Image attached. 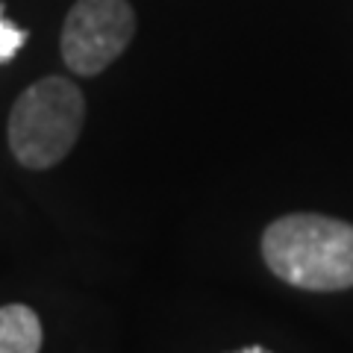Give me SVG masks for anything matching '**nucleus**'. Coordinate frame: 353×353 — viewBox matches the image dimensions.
Segmentation results:
<instances>
[{
	"mask_svg": "<svg viewBox=\"0 0 353 353\" xmlns=\"http://www.w3.org/2000/svg\"><path fill=\"white\" fill-rule=\"evenodd\" d=\"M44 330L27 303L0 306V353H41Z\"/></svg>",
	"mask_w": 353,
	"mask_h": 353,
	"instance_id": "20e7f679",
	"label": "nucleus"
},
{
	"mask_svg": "<svg viewBox=\"0 0 353 353\" xmlns=\"http://www.w3.org/2000/svg\"><path fill=\"white\" fill-rule=\"evenodd\" d=\"M262 259L274 277L294 289H353V224L318 212L283 215L265 227Z\"/></svg>",
	"mask_w": 353,
	"mask_h": 353,
	"instance_id": "f257e3e1",
	"label": "nucleus"
},
{
	"mask_svg": "<svg viewBox=\"0 0 353 353\" xmlns=\"http://www.w3.org/2000/svg\"><path fill=\"white\" fill-rule=\"evenodd\" d=\"M136 36V9L130 0H77L68 9L59 50L77 77L103 74L121 59Z\"/></svg>",
	"mask_w": 353,
	"mask_h": 353,
	"instance_id": "7ed1b4c3",
	"label": "nucleus"
},
{
	"mask_svg": "<svg viewBox=\"0 0 353 353\" xmlns=\"http://www.w3.org/2000/svg\"><path fill=\"white\" fill-rule=\"evenodd\" d=\"M85 124V97L68 77H41L15 97L6 139L18 165L48 171L74 150Z\"/></svg>",
	"mask_w": 353,
	"mask_h": 353,
	"instance_id": "f03ea898",
	"label": "nucleus"
},
{
	"mask_svg": "<svg viewBox=\"0 0 353 353\" xmlns=\"http://www.w3.org/2000/svg\"><path fill=\"white\" fill-rule=\"evenodd\" d=\"M230 353H274V350L262 347V345H245V347H239V350H230Z\"/></svg>",
	"mask_w": 353,
	"mask_h": 353,
	"instance_id": "423d86ee",
	"label": "nucleus"
},
{
	"mask_svg": "<svg viewBox=\"0 0 353 353\" xmlns=\"http://www.w3.org/2000/svg\"><path fill=\"white\" fill-rule=\"evenodd\" d=\"M27 39H30V32L15 27L12 21L3 15V6H0V65H6L9 59H15V53L24 48Z\"/></svg>",
	"mask_w": 353,
	"mask_h": 353,
	"instance_id": "39448f33",
	"label": "nucleus"
}]
</instances>
